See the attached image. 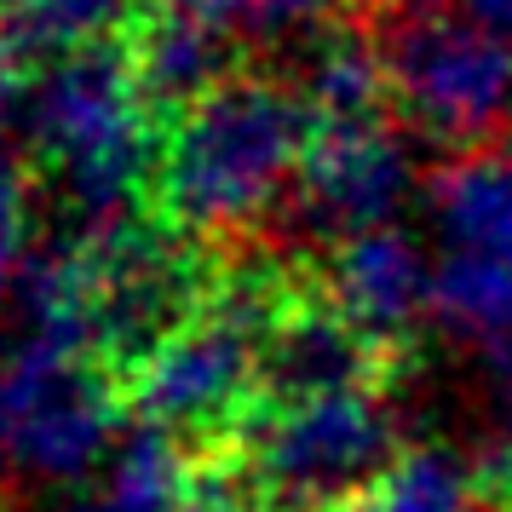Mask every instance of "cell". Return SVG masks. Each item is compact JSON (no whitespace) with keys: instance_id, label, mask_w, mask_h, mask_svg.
<instances>
[{"instance_id":"19","label":"cell","mask_w":512,"mask_h":512,"mask_svg":"<svg viewBox=\"0 0 512 512\" xmlns=\"http://www.w3.org/2000/svg\"><path fill=\"white\" fill-rule=\"evenodd\" d=\"M208 6L242 47V41H288L305 29H323L351 0H208Z\"/></svg>"},{"instance_id":"15","label":"cell","mask_w":512,"mask_h":512,"mask_svg":"<svg viewBox=\"0 0 512 512\" xmlns=\"http://www.w3.org/2000/svg\"><path fill=\"white\" fill-rule=\"evenodd\" d=\"M438 323L512 369V259H438Z\"/></svg>"},{"instance_id":"1","label":"cell","mask_w":512,"mask_h":512,"mask_svg":"<svg viewBox=\"0 0 512 512\" xmlns=\"http://www.w3.org/2000/svg\"><path fill=\"white\" fill-rule=\"evenodd\" d=\"M110 351L98 340L70 248L35 254L0 323V472L87 489L121 438Z\"/></svg>"},{"instance_id":"13","label":"cell","mask_w":512,"mask_h":512,"mask_svg":"<svg viewBox=\"0 0 512 512\" xmlns=\"http://www.w3.org/2000/svg\"><path fill=\"white\" fill-rule=\"evenodd\" d=\"M219 484L202 478L179 438L156 426L121 432L93 484L81 489V512H208Z\"/></svg>"},{"instance_id":"21","label":"cell","mask_w":512,"mask_h":512,"mask_svg":"<svg viewBox=\"0 0 512 512\" xmlns=\"http://www.w3.org/2000/svg\"><path fill=\"white\" fill-rule=\"evenodd\" d=\"M24 64H18V41H12V29L0 24V127H6V116L12 110H24Z\"/></svg>"},{"instance_id":"5","label":"cell","mask_w":512,"mask_h":512,"mask_svg":"<svg viewBox=\"0 0 512 512\" xmlns=\"http://www.w3.org/2000/svg\"><path fill=\"white\" fill-rule=\"evenodd\" d=\"M277 288L236 277L208 288L162 340L133 357L127 403L167 438H213L225 426H248L265 397V346L282 317Z\"/></svg>"},{"instance_id":"3","label":"cell","mask_w":512,"mask_h":512,"mask_svg":"<svg viewBox=\"0 0 512 512\" xmlns=\"http://www.w3.org/2000/svg\"><path fill=\"white\" fill-rule=\"evenodd\" d=\"M24 133L47 185L87 225L133 219V202L156 190L167 133H156V98L116 47L58 52L29 81Z\"/></svg>"},{"instance_id":"20","label":"cell","mask_w":512,"mask_h":512,"mask_svg":"<svg viewBox=\"0 0 512 512\" xmlns=\"http://www.w3.org/2000/svg\"><path fill=\"white\" fill-rule=\"evenodd\" d=\"M484 472L489 501L501 495L512 507V369H501V386H495V420H489V461L478 466Z\"/></svg>"},{"instance_id":"6","label":"cell","mask_w":512,"mask_h":512,"mask_svg":"<svg viewBox=\"0 0 512 512\" xmlns=\"http://www.w3.org/2000/svg\"><path fill=\"white\" fill-rule=\"evenodd\" d=\"M380 64L415 139L461 156L512 133V47L449 0H403L380 29Z\"/></svg>"},{"instance_id":"22","label":"cell","mask_w":512,"mask_h":512,"mask_svg":"<svg viewBox=\"0 0 512 512\" xmlns=\"http://www.w3.org/2000/svg\"><path fill=\"white\" fill-rule=\"evenodd\" d=\"M455 12H466L472 24H484L489 35H501L512 47V0H449Z\"/></svg>"},{"instance_id":"2","label":"cell","mask_w":512,"mask_h":512,"mask_svg":"<svg viewBox=\"0 0 512 512\" xmlns=\"http://www.w3.org/2000/svg\"><path fill=\"white\" fill-rule=\"evenodd\" d=\"M311 116L294 87L231 75L173 116L156 167V202L179 236H242L294 208Z\"/></svg>"},{"instance_id":"11","label":"cell","mask_w":512,"mask_h":512,"mask_svg":"<svg viewBox=\"0 0 512 512\" xmlns=\"http://www.w3.org/2000/svg\"><path fill=\"white\" fill-rule=\"evenodd\" d=\"M420 196L443 259H512V139L449 156Z\"/></svg>"},{"instance_id":"7","label":"cell","mask_w":512,"mask_h":512,"mask_svg":"<svg viewBox=\"0 0 512 512\" xmlns=\"http://www.w3.org/2000/svg\"><path fill=\"white\" fill-rule=\"evenodd\" d=\"M81 277V300L93 317L104 351L116 357H139L150 340H162L167 328L202 300L196 282V259H190L185 236L156 219H110V225H87V231L64 242Z\"/></svg>"},{"instance_id":"8","label":"cell","mask_w":512,"mask_h":512,"mask_svg":"<svg viewBox=\"0 0 512 512\" xmlns=\"http://www.w3.org/2000/svg\"><path fill=\"white\" fill-rule=\"evenodd\" d=\"M415 190V156H409L403 133H392L386 121L317 127L300 190H294V213L317 236L346 242L363 231H386Z\"/></svg>"},{"instance_id":"10","label":"cell","mask_w":512,"mask_h":512,"mask_svg":"<svg viewBox=\"0 0 512 512\" xmlns=\"http://www.w3.org/2000/svg\"><path fill=\"white\" fill-rule=\"evenodd\" d=\"M236 52V35L219 24L208 0H156L133 24V70L144 93L156 98V110H190L196 98H208L219 81H231L225 64Z\"/></svg>"},{"instance_id":"16","label":"cell","mask_w":512,"mask_h":512,"mask_svg":"<svg viewBox=\"0 0 512 512\" xmlns=\"http://www.w3.org/2000/svg\"><path fill=\"white\" fill-rule=\"evenodd\" d=\"M334 512H489L484 472L443 449H409L403 461Z\"/></svg>"},{"instance_id":"14","label":"cell","mask_w":512,"mask_h":512,"mask_svg":"<svg viewBox=\"0 0 512 512\" xmlns=\"http://www.w3.org/2000/svg\"><path fill=\"white\" fill-rule=\"evenodd\" d=\"M300 93L311 127H363V121H386L380 110L392 104L386 93V64H380V41H363L351 29H328L311 41L300 58Z\"/></svg>"},{"instance_id":"4","label":"cell","mask_w":512,"mask_h":512,"mask_svg":"<svg viewBox=\"0 0 512 512\" xmlns=\"http://www.w3.org/2000/svg\"><path fill=\"white\" fill-rule=\"evenodd\" d=\"M403 415L386 380L346 392L259 397L242 426L236 489L254 512H334L403 461Z\"/></svg>"},{"instance_id":"17","label":"cell","mask_w":512,"mask_h":512,"mask_svg":"<svg viewBox=\"0 0 512 512\" xmlns=\"http://www.w3.org/2000/svg\"><path fill=\"white\" fill-rule=\"evenodd\" d=\"M133 0H0V24L12 29V41L24 47L81 52L104 47V29H116L127 18Z\"/></svg>"},{"instance_id":"12","label":"cell","mask_w":512,"mask_h":512,"mask_svg":"<svg viewBox=\"0 0 512 512\" xmlns=\"http://www.w3.org/2000/svg\"><path fill=\"white\" fill-rule=\"evenodd\" d=\"M380 369H386V351H374L323 300L282 305L277 328H271V346H265V397L374 386Z\"/></svg>"},{"instance_id":"18","label":"cell","mask_w":512,"mask_h":512,"mask_svg":"<svg viewBox=\"0 0 512 512\" xmlns=\"http://www.w3.org/2000/svg\"><path fill=\"white\" fill-rule=\"evenodd\" d=\"M29 265H35V196L18 156L0 150V305H12Z\"/></svg>"},{"instance_id":"9","label":"cell","mask_w":512,"mask_h":512,"mask_svg":"<svg viewBox=\"0 0 512 512\" xmlns=\"http://www.w3.org/2000/svg\"><path fill=\"white\" fill-rule=\"evenodd\" d=\"M323 305L374 351H397L415 340L426 317H438V259L403 225L346 236L328 248Z\"/></svg>"}]
</instances>
